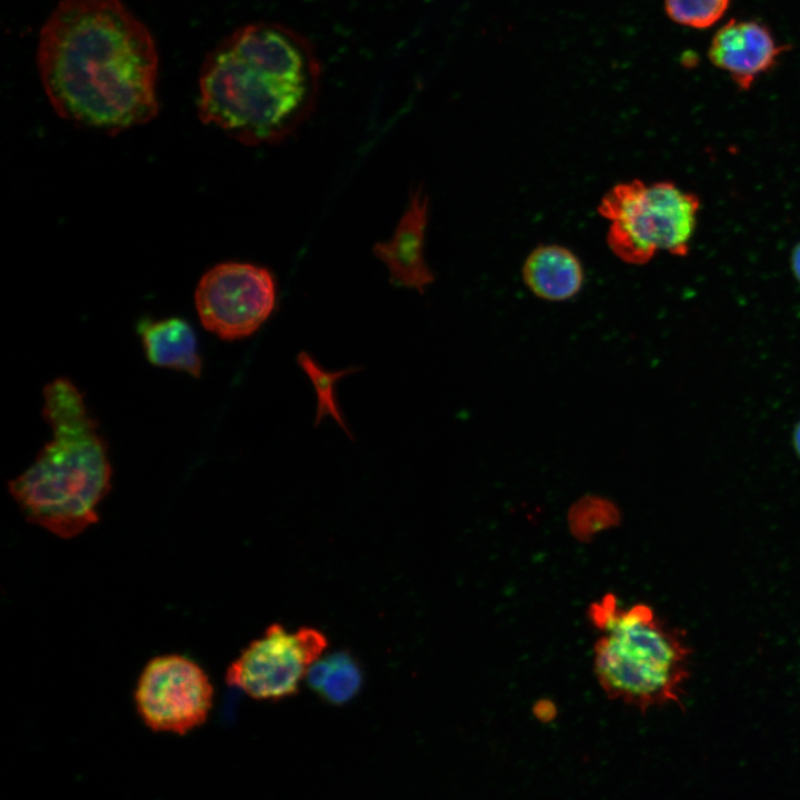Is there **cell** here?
<instances>
[{"instance_id":"obj_11","label":"cell","mask_w":800,"mask_h":800,"mask_svg":"<svg viewBox=\"0 0 800 800\" xmlns=\"http://www.w3.org/2000/svg\"><path fill=\"white\" fill-rule=\"evenodd\" d=\"M583 269L578 257L559 244H541L527 257L522 278L530 291L547 301L574 297L583 284Z\"/></svg>"},{"instance_id":"obj_1","label":"cell","mask_w":800,"mask_h":800,"mask_svg":"<svg viewBox=\"0 0 800 800\" xmlns=\"http://www.w3.org/2000/svg\"><path fill=\"white\" fill-rule=\"evenodd\" d=\"M158 63L151 33L119 0H63L39 37L37 66L52 108L107 132L157 116Z\"/></svg>"},{"instance_id":"obj_6","label":"cell","mask_w":800,"mask_h":800,"mask_svg":"<svg viewBox=\"0 0 800 800\" xmlns=\"http://www.w3.org/2000/svg\"><path fill=\"white\" fill-rule=\"evenodd\" d=\"M327 647V637L318 629L289 631L273 623L231 662L226 681L253 699L281 700L298 692Z\"/></svg>"},{"instance_id":"obj_16","label":"cell","mask_w":800,"mask_h":800,"mask_svg":"<svg viewBox=\"0 0 800 800\" xmlns=\"http://www.w3.org/2000/svg\"><path fill=\"white\" fill-rule=\"evenodd\" d=\"M791 269L796 279L800 282V242L794 247L792 251Z\"/></svg>"},{"instance_id":"obj_12","label":"cell","mask_w":800,"mask_h":800,"mask_svg":"<svg viewBox=\"0 0 800 800\" xmlns=\"http://www.w3.org/2000/svg\"><path fill=\"white\" fill-rule=\"evenodd\" d=\"M148 360L158 367L188 372L199 378L202 370L197 337L183 319L143 321L139 326Z\"/></svg>"},{"instance_id":"obj_4","label":"cell","mask_w":800,"mask_h":800,"mask_svg":"<svg viewBox=\"0 0 800 800\" xmlns=\"http://www.w3.org/2000/svg\"><path fill=\"white\" fill-rule=\"evenodd\" d=\"M589 616L599 629L593 670L608 698L642 713L667 703L681 704L691 653L683 632L651 607L621 608L613 596L593 603Z\"/></svg>"},{"instance_id":"obj_5","label":"cell","mask_w":800,"mask_h":800,"mask_svg":"<svg viewBox=\"0 0 800 800\" xmlns=\"http://www.w3.org/2000/svg\"><path fill=\"white\" fill-rule=\"evenodd\" d=\"M699 209V197L674 182L639 179L616 184L598 206L609 222L608 247L633 266L648 263L659 252L686 257Z\"/></svg>"},{"instance_id":"obj_3","label":"cell","mask_w":800,"mask_h":800,"mask_svg":"<svg viewBox=\"0 0 800 800\" xmlns=\"http://www.w3.org/2000/svg\"><path fill=\"white\" fill-rule=\"evenodd\" d=\"M43 399L53 437L8 488L30 523L71 539L98 522V507L111 490L108 444L69 379L48 383Z\"/></svg>"},{"instance_id":"obj_13","label":"cell","mask_w":800,"mask_h":800,"mask_svg":"<svg viewBox=\"0 0 800 800\" xmlns=\"http://www.w3.org/2000/svg\"><path fill=\"white\" fill-rule=\"evenodd\" d=\"M310 688L330 703L350 701L362 684V671L357 660L346 651L319 658L308 670Z\"/></svg>"},{"instance_id":"obj_8","label":"cell","mask_w":800,"mask_h":800,"mask_svg":"<svg viewBox=\"0 0 800 800\" xmlns=\"http://www.w3.org/2000/svg\"><path fill=\"white\" fill-rule=\"evenodd\" d=\"M137 711L153 731L186 734L206 722L213 687L204 670L181 654H163L143 668L134 690Z\"/></svg>"},{"instance_id":"obj_7","label":"cell","mask_w":800,"mask_h":800,"mask_svg":"<svg viewBox=\"0 0 800 800\" xmlns=\"http://www.w3.org/2000/svg\"><path fill=\"white\" fill-rule=\"evenodd\" d=\"M276 299L272 273L244 262H223L209 269L194 293L202 326L229 341L253 334L272 313Z\"/></svg>"},{"instance_id":"obj_17","label":"cell","mask_w":800,"mask_h":800,"mask_svg":"<svg viewBox=\"0 0 800 800\" xmlns=\"http://www.w3.org/2000/svg\"><path fill=\"white\" fill-rule=\"evenodd\" d=\"M791 441H792L793 450H794L796 454L798 456V458L800 459V420L797 422V424L793 428Z\"/></svg>"},{"instance_id":"obj_15","label":"cell","mask_w":800,"mask_h":800,"mask_svg":"<svg viewBox=\"0 0 800 800\" xmlns=\"http://www.w3.org/2000/svg\"><path fill=\"white\" fill-rule=\"evenodd\" d=\"M730 0H664L668 17L678 24L707 29L717 23Z\"/></svg>"},{"instance_id":"obj_9","label":"cell","mask_w":800,"mask_h":800,"mask_svg":"<svg viewBox=\"0 0 800 800\" xmlns=\"http://www.w3.org/2000/svg\"><path fill=\"white\" fill-rule=\"evenodd\" d=\"M788 48L778 46L769 29L757 21L731 20L714 33L708 58L746 91L776 66Z\"/></svg>"},{"instance_id":"obj_2","label":"cell","mask_w":800,"mask_h":800,"mask_svg":"<svg viewBox=\"0 0 800 800\" xmlns=\"http://www.w3.org/2000/svg\"><path fill=\"white\" fill-rule=\"evenodd\" d=\"M317 80L311 53L293 34L250 24L207 56L199 117L247 144L277 142L311 112Z\"/></svg>"},{"instance_id":"obj_14","label":"cell","mask_w":800,"mask_h":800,"mask_svg":"<svg viewBox=\"0 0 800 800\" xmlns=\"http://www.w3.org/2000/svg\"><path fill=\"white\" fill-rule=\"evenodd\" d=\"M297 362L309 377L316 390L317 413L314 426H319L324 417L330 416L347 433V436L353 440L352 433L350 432L338 404L336 386L342 377L354 373L360 369L350 367L342 370L328 371L319 366V363L306 351L299 352Z\"/></svg>"},{"instance_id":"obj_10","label":"cell","mask_w":800,"mask_h":800,"mask_svg":"<svg viewBox=\"0 0 800 800\" xmlns=\"http://www.w3.org/2000/svg\"><path fill=\"white\" fill-rule=\"evenodd\" d=\"M428 197L417 188L391 239L373 247L392 284L423 293L434 276L424 259V237L428 224Z\"/></svg>"}]
</instances>
